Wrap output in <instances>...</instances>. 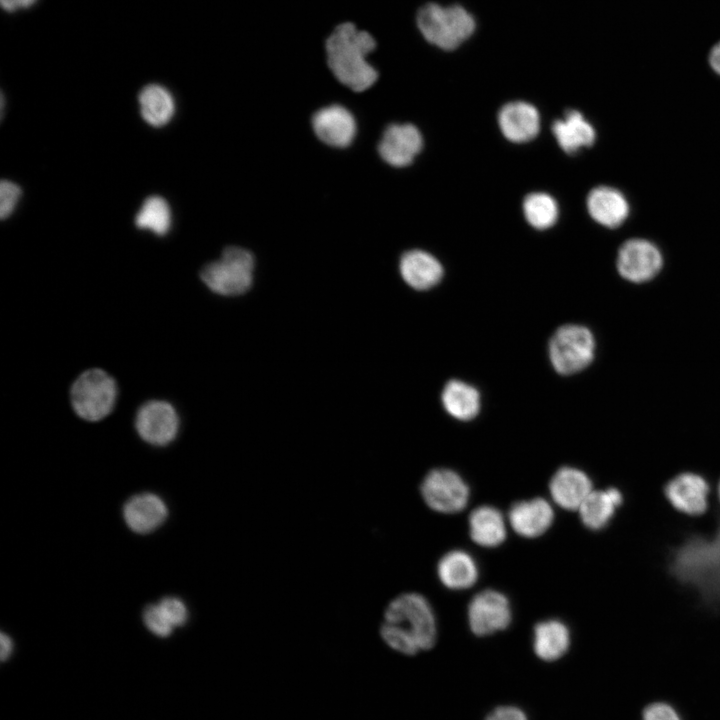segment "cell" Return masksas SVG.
Segmentation results:
<instances>
[{"mask_svg":"<svg viewBox=\"0 0 720 720\" xmlns=\"http://www.w3.org/2000/svg\"><path fill=\"white\" fill-rule=\"evenodd\" d=\"M709 486L704 478L694 473H682L669 481L665 495L678 511L700 515L707 509Z\"/></svg>","mask_w":720,"mask_h":720,"instance_id":"14","label":"cell"},{"mask_svg":"<svg viewBox=\"0 0 720 720\" xmlns=\"http://www.w3.org/2000/svg\"><path fill=\"white\" fill-rule=\"evenodd\" d=\"M21 196L20 187L9 180H2L0 183V217L8 218L19 201Z\"/></svg>","mask_w":720,"mask_h":720,"instance_id":"31","label":"cell"},{"mask_svg":"<svg viewBox=\"0 0 720 720\" xmlns=\"http://www.w3.org/2000/svg\"><path fill=\"white\" fill-rule=\"evenodd\" d=\"M471 539L483 547H497L506 538V526L502 513L495 507L482 505L469 515Z\"/></svg>","mask_w":720,"mask_h":720,"instance_id":"22","label":"cell"},{"mask_svg":"<svg viewBox=\"0 0 720 720\" xmlns=\"http://www.w3.org/2000/svg\"><path fill=\"white\" fill-rule=\"evenodd\" d=\"M437 573L442 584L453 590L470 588L478 579L475 560L462 550L446 553L438 562Z\"/></svg>","mask_w":720,"mask_h":720,"instance_id":"23","label":"cell"},{"mask_svg":"<svg viewBox=\"0 0 720 720\" xmlns=\"http://www.w3.org/2000/svg\"><path fill=\"white\" fill-rule=\"evenodd\" d=\"M673 568L679 578L705 592L720 591V533L713 540L687 543L678 551Z\"/></svg>","mask_w":720,"mask_h":720,"instance_id":"6","label":"cell"},{"mask_svg":"<svg viewBox=\"0 0 720 720\" xmlns=\"http://www.w3.org/2000/svg\"><path fill=\"white\" fill-rule=\"evenodd\" d=\"M138 101L143 119L151 126H164L174 115L173 96L159 84L145 86L139 93Z\"/></svg>","mask_w":720,"mask_h":720,"instance_id":"27","label":"cell"},{"mask_svg":"<svg viewBox=\"0 0 720 720\" xmlns=\"http://www.w3.org/2000/svg\"><path fill=\"white\" fill-rule=\"evenodd\" d=\"M1 6L7 12H15L33 6L37 0H0Z\"/></svg>","mask_w":720,"mask_h":720,"instance_id":"35","label":"cell"},{"mask_svg":"<svg viewBox=\"0 0 720 720\" xmlns=\"http://www.w3.org/2000/svg\"><path fill=\"white\" fill-rule=\"evenodd\" d=\"M423 138L412 124H392L386 128L378 145L381 158L391 166L409 165L421 151Z\"/></svg>","mask_w":720,"mask_h":720,"instance_id":"12","label":"cell"},{"mask_svg":"<svg viewBox=\"0 0 720 720\" xmlns=\"http://www.w3.org/2000/svg\"><path fill=\"white\" fill-rule=\"evenodd\" d=\"M622 500V494L616 488L592 490L578 508L582 523L591 530L604 528Z\"/></svg>","mask_w":720,"mask_h":720,"instance_id":"25","label":"cell"},{"mask_svg":"<svg viewBox=\"0 0 720 720\" xmlns=\"http://www.w3.org/2000/svg\"><path fill=\"white\" fill-rule=\"evenodd\" d=\"M554 502L566 510H578L592 491V482L585 472L564 466L558 469L549 483Z\"/></svg>","mask_w":720,"mask_h":720,"instance_id":"17","label":"cell"},{"mask_svg":"<svg viewBox=\"0 0 720 720\" xmlns=\"http://www.w3.org/2000/svg\"><path fill=\"white\" fill-rule=\"evenodd\" d=\"M552 132L561 149L568 154L592 146L596 138L593 126L576 110H569L564 118L554 121Z\"/></svg>","mask_w":720,"mask_h":720,"instance_id":"21","label":"cell"},{"mask_svg":"<svg viewBox=\"0 0 720 720\" xmlns=\"http://www.w3.org/2000/svg\"><path fill=\"white\" fill-rule=\"evenodd\" d=\"M445 410L462 421L473 419L480 410V394L472 385L461 380H450L441 394Z\"/></svg>","mask_w":720,"mask_h":720,"instance_id":"26","label":"cell"},{"mask_svg":"<svg viewBox=\"0 0 720 720\" xmlns=\"http://www.w3.org/2000/svg\"><path fill=\"white\" fill-rule=\"evenodd\" d=\"M254 258L246 249L226 248L219 259L206 264L202 282L215 294L236 296L246 292L253 281Z\"/></svg>","mask_w":720,"mask_h":720,"instance_id":"5","label":"cell"},{"mask_svg":"<svg viewBox=\"0 0 720 720\" xmlns=\"http://www.w3.org/2000/svg\"><path fill=\"white\" fill-rule=\"evenodd\" d=\"M409 636L419 650L432 648L437 638L436 619L428 600L419 593L406 592L392 599L384 620Z\"/></svg>","mask_w":720,"mask_h":720,"instance_id":"2","label":"cell"},{"mask_svg":"<svg viewBox=\"0 0 720 720\" xmlns=\"http://www.w3.org/2000/svg\"><path fill=\"white\" fill-rule=\"evenodd\" d=\"M143 620L149 631L159 637L169 636L174 628L158 604L149 605L145 608Z\"/></svg>","mask_w":720,"mask_h":720,"instance_id":"30","label":"cell"},{"mask_svg":"<svg viewBox=\"0 0 720 720\" xmlns=\"http://www.w3.org/2000/svg\"><path fill=\"white\" fill-rule=\"evenodd\" d=\"M643 720H680V718L671 706L654 703L644 710Z\"/></svg>","mask_w":720,"mask_h":720,"instance_id":"33","label":"cell"},{"mask_svg":"<svg viewBox=\"0 0 720 720\" xmlns=\"http://www.w3.org/2000/svg\"><path fill=\"white\" fill-rule=\"evenodd\" d=\"M511 620L512 612L509 600L501 592L492 589L483 590L476 594L469 603V627L479 637L505 630Z\"/></svg>","mask_w":720,"mask_h":720,"instance_id":"9","label":"cell"},{"mask_svg":"<svg viewBox=\"0 0 720 720\" xmlns=\"http://www.w3.org/2000/svg\"><path fill=\"white\" fill-rule=\"evenodd\" d=\"M586 204L592 219L607 228L620 226L629 215L627 199L619 190L612 187L594 188L588 194Z\"/></svg>","mask_w":720,"mask_h":720,"instance_id":"19","label":"cell"},{"mask_svg":"<svg viewBox=\"0 0 720 720\" xmlns=\"http://www.w3.org/2000/svg\"><path fill=\"white\" fill-rule=\"evenodd\" d=\"M498 124L502 134L511 142L524 143L534 139L540 130L539 112L532 104L515 101L499 111Z\"/></svg>","mask_w":720,"mask_h":720,"instance_id":"15","label":"cell"},{"mask_svg":"<svg viewBox=\"0 0 720 720\" xmlns=\"http://www.w3.org/2000/svg\"><path fill=\"white\" fill-rule=\"evenodd\" d=\"M718 493H719V498H720V483H719V487H718Z\"/></svg>","mask_w":720,"mask_h":720,"instance_id":"38","label":"cell"},{"mask_svg":"<svg viewBox=\"0 0 720 720\" xmlns=\"http://www.w3.org/2000/svg\"><path fill=\"white\" fill-rule=\"evenodd\" d=\"M403 280L416 290H427L437 285L443 276L441 263L423 250L405 252L399 264Z\"/></svg>","mask_w":720,"mask_h":720,"instance_id":"20","label":"cell"},{"mask_svg":"<svg viewBox=\"0 0 720 720\" xmlns=\"http://www.w3.org/2000/svg\"><path fill=\"white\" fill-rule=\"evenodd\" d=\"M179 416L172 404L164 400H150L136 413L135 428L142 440L153 446H166L179 431Z\"/></svg>","mask_w":720,"mask_h":720,"instance_id":"10","label":"cell"},{"mask_svg":"<svg viewBox=\"0 0 720 720\" xmlns=\"http://www.w3.org/2000/svg\"><path fill=\"white\" fill-rule=\"evenodd\" d=\"M709 63L712 69L720 75V42L712 48L709 55Z\"/></svg>","mask_w":720,"mask_h":720,"instance_id":"37","label":"cell"},{"mask_svg":"<svg viewBox=\"0 0 720 720\" xmlns=\"http://www.w3.org/2000/svg\"><path fill=\"white\" fill-rule=\"evenodd\" d=\"M523 212L528 223L540 230L554 225L559 214L555 199L542 192L531 193L525 197Z\"/></svg>","mask_w":720,"mask_h":720,"instance_id":"29","label":"cell"},{"mask_svg":"<svg viewBox=\"0 0 720 720\" xmlns=\"http://www.w3.org/2000/svg\"><path fill=\"white\" fill-rule=\"evenodd\" d=\"M421 496L428 507L440 513H458L468 504L470 489L463 478L447 468L429 471L420 484Z\"/></svg>","mask_w":720,"mask_h":720,"instance_id":"8","label":"cell"},{"mask_svg":"<svg viewBox=\"0 0 720 720\" xmlns=\"http://www.w3.org/2000/svg\"><path fill=\"white\" fill-rule=\"evenodd\" d=\"M570 646V632L561 621L551 619L537 623L533 631V649L544 661L561 658Z\"/></svg>","mask_w":720,"mask_h":720,"instance_id":"24","label":"cell"},{"mask_svg":"<svg viewBox=\"0 0 720 720\" xmlns=\"http://www.w3.org/2000/svg\"><path fill=\"white\" fill-rule=\"evenodd\" d=\"M158 606L173 627L182 626L188 618V611L185 604L176 597L162 599Z\"/></svg>","mask_w":720,"mask_h":720,"instance_id":"32","label":"cell"},{"mask_svg":"<svg viewBox=\"0 0 720 720\" xmlns=\"http://www.w3.org/2000/svg\"><path fill=\"white\" fill-rule=\"evenodd\" d=\"M370 33L358 30L353 23L338 25L326 40L328 66L339 82L356 92L370 88L378 73L366 60L375 49Z\"/></svg>","mask_w":720,"mask_h":720,"instance_id":"1","label":"cell"},{"mask_svg":"<svg viewBox=\"0 0 720 720\" xmlns=\"http://www.w3.org/2000/svg\"><path fill=\"white\" fill-rule=\"evenodd\" d=\"M553 519L554 512L551 505L540 497L516 502L508 512V520L513 530L526 538H535L544 534Z\"/></svg>","mask_w":720,"mask_h":720,"instance_id":"16","label":"cell"},{"mask_svg":"<svg viewBox=\"0 0 720 720\" xmlns=\"http://www.w3.org/2000/svg\"><path fill=\"white\" fill-rule=\"evenodd\" d=\"M616 266L625 280L643 283L650 281L660 272L663 257L652 242L639 238L630 239L619 248Z\"/></svg>","mask_w":720,"mask_h":720,"instance_id":"11","label":"cell"},{"mask_svg":"<svg viewBox=\"0 0 720 720\" xmlns=\"http://www.w3.org/2000/svg\"><path fill=\"white\" fill-rule=\"evenodd\" d=\"M417 25L424 38L444 49H456L475 30V21L462 6L442 7L428 3L417 13Z\"/></svg>","mask_w":720,"mask_h":720,"instance_id":"3","label":"cell"},{"mask_svg":"<svg viewBox=\"0 0 720 720\" xmlns=\"http://www.w3.org/2000/svg\"><path fill=\"white\" fill-rule=\"evenodd\" d=\"M312 125L317 137L327 145L343 148L351 144L356 134V122L349 110L330 105L318 110Z\"/></svg>","mask_w":720,"mask_h":720,"instance_id":"13","label":"cell"},{"mask_svg":"<svg viewBox=\"0 0 720 720\" xmlns=\"http://www.w3.org/2000/svg\"><path fill=\"white\" fill-rule=\"evenodd\" d=\"M168 510L164 501L152 493L130 498L123 508L127 526L136 533L145 534L158 528L166 519Z\"/></svg>","mask_w":720,"mask_h":720,"instance_id":"18","label":"cell"},{"mask_svg":"<svg viewBox=\"0 0 720 720\" xmlns=\"http://www.w3.org/2000/svg\"><path fill=\"white\" fill-rule=\"evenodd\" d=\"M0 644H1V654H0L1 660L4 661L10 656V654L12 652L13 644H12L10 637L4 633H1Z\"/></svg>","mask_w":720,"mask_h":720,"instance_id":"36","label":"cell"},{"mask_svg":"<svg viewBox=\"0 0 720 720\" xmlns=\"http://www.w3.org/2000/svg\"><path fill=\"white\" fill-rule=\"evenodd\" d=\"M117 383L107 372L93 368L73 382L70 400L74 412L83 420L96 422L108 416L116 403Z\"/></svg>","mask_w":720,"mask_h":720,"instance_id":"4","label":"cell"},{"mask_svg":"<svg viewBox=\"0 0 720 720\" xmlns=\"http://www.w3.org/2000/svg\"><path fill=\"white\" fill-rule=\"evenodd\" d=\"M485 720H527V716L520 708L507 705L494 709Z\"/></svg>","mask_w":720,"mask_h":720,"instance_id":"34","label":"cell"},{"mask_svg":"<svg viewBox=\"0 0 720 720\" xmlns=\"http://www.w3.org/2000/svg\"><path fill=\"white\" fill-rule=\"evenodd\" d=\"M549 358L553 368L563 375L585 369L595 354V339L585 326L566 324L559 327L549 341Z\"/></svg>","mask_w":720,"mask_h":720,"instance_id":"7","label":"cell"},{"mask_svg":"<svg viewBox=\"0 0 720 720\" xmlns=\"http://www.w3.org/2000/svg\"><path fill=\"white\" fill-rule=\"evenodd\" d=\"M139 229L150 230L158 236L165 235L171 226V211L167 201L160 196L145 199L135 217Z\"/></svg>","mask_w":720,"mask_h":720,"instance_id":"28","label":"cell"}]
</instances>
